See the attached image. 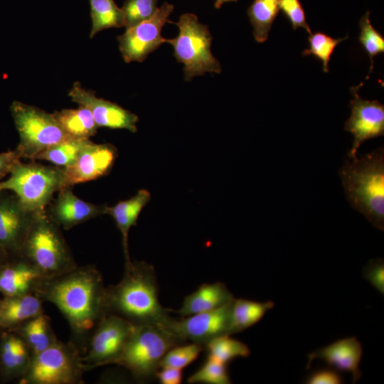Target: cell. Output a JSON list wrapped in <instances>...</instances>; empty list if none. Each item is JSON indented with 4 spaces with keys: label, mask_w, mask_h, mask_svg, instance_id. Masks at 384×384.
Wrapping results in <instances>:
<instances>
[{
    "label": "cell",
    "mask_w": 384,
    "mask_h": 384,
    "mask_svg": "<svg viewBox=\"0 0 384 384\" xmlns=\"http://www.w3.org/2000/svg\"><path fill=\"white\" fill-rule=\"evenodd\" d=\"M89 140L69 137L42 151L36 160H44L63 169L68 167L74 163Z\"/></svg>",
    "instance_id": "29"
},
{
    "label": "cell",
    "mask_w": 384,
    "mask_h": 384,
    "mask_svg": "<svg viewBox=\"0 0 384 384\" xmlns=\"http://www.w3.org/2000/svg\"><path fill=\"white\" fill-rule=\"evenodd\" d=\"M279 9L291 23L293 29L296 30L301 27L309 34L311 33V28L306 21L305 12L300 0H280Z\"/></svg>",
    "instance_id": "36"
},
{
    "label": "cell",
    "mask_w": 384,
    "mask_h": 384,
    "mask_svg": "<svg viewBox=\"0 0 384 384\" xmlns=\"http://www.w3.org/2000/svg\"><path fill=\"white\" fill-rule=\"evenodd\" d=\"M43 302L34 293L4 296L0 304V329L10 331L43 314Z\"/></svg>",
    "instance_id": "21"
},
{
    "label": "cell",
    "mask_w": 384,
    "mask_h": 384,
    "mask_svg": "<svg viewBox=\"0 0 384 384\" xmlns=\"http://www.w3.org/2000/svg\"><path fill=\"white\" fill-rule=\"evenodd\" d=\"M82 353L70 341L57 340L41 352L31 356L29 366L19 384H82L85 372Z\"/></svg>",
    "instance_id": "8"
},
{
    "label": "cell",
    "mask_w": 384,
    "mask_h": 384,
    "mask_svg": "<svg viewBox=\"0 0 384 384\" xmlns=\"http://www.w3.org/2000/svg\"><path fill=\"white\" fill-rule=\"evenodd\" d=\"M60 228L46 210L36 214L19 255L44 278L62 274L78 266Z\"/></svg>",
    "instance_id": "4"
},
{
    "label": "cell",
    "mask_w": 384,
    "mask_h": 384,
    "mask_svg": "<svg viewBox=\"0 0 384 384\" xmlns=\"http://www.w3.org/2000/svg\"><path fill=\"white\" fill-rule=\"evenodd\" d=\"M33 293L60 311L70 326L71 341L82 355L93 331L108 314L106 287L100 271L92 265L77 266L42 279Z\"/></svg>",
    "instance_id": "1"
},
{
    "label": "cell",
    "mask_w": 384,
    "mask_h": 384,
    "mask_svg": "<svg viewBox=\"0 0 384 384\" xmlns=\"http://www.w3.org/2000/svg\"><path fill=\"white\" fill-rule=\"evenodd\" d=\"M39 271L21 257H11L0 265V292L4 296L33 293L40 280Z\"/></svg>",
    "instance_id": "20"
},
{
    "label": "cell",
    "mask_w": 384,
    "mask_h": 384,
    "mask_svg": "<svg viewBox=\"0 0 384 384\" xmlns=\"http://www.w3.org/2000/svg\"><path fill=\"white\" fill-rule=\"evenodd\" d=\"M9 191H0V246L10 257H18L34 217Z\"/></svg>",
    "instance_id": "14"
},
{
    "label": "cell",
    "mask_w": 384,
    "mask_h": 384,
    "mask_svg": "<svg viewBox=\"0 0 384 384\" xmlns=\"http://www.w3.org/2000/svg\"><path fill=\"white\" fill-rule=\"evenodd\" d=\"M135 325L125 319L109 314L93 331L87 349L81 356L85 371L114 364L131 337Z\"/></svg>",
    "instance_id": "10"
},
{
    "label": "cell",
    "mask_w": 384,
    "mask_h": 384,
    "mask_svg": "<svg viewBox=\"0 0 384 384\" xmlns=\"http://www.w3.org/2000/svg\"><path fill=\"white\" fill-rule=\"evenodd\" d=\"M107 205L86 202L75 196L71 187L58 191L55 199L50 203L48 216L60 228L70 230L80 223L105 215Z\"/></svg>",
    "instance_id": "17"
},
{
    "label": "cell",
    "mask_w": 384,
    "mask_h": 384,
    "mask_svg": "<svg viewBox=\"0 0 384 384\" xmlns=\"http://www.w3.org/2000/svg\"><path fill=\"white\" fill-rule=\"evenodd\" d=\"M63 169L35 161H18L7 179L0 181V191L14 193L29 212L38 214L46 208L55 192L63 187Z\"/></svg>",
    "instance_id": "6"
},
{
    "label": "cell",
    "mask_w": 384,
    "mask_h": 384,
    "mask_svg": "<svg viewBox=\"0 0 384 384\" xmlns=\"http://www.w3.org/2000/svg\"><path fill=\"white\" fill-rule=\"evenodd\" d=\"M362 83L351 88V114L345 123V130L353 136L348 158L357 156L361 145L366 140L384 135V105L378 100L363 99L358 95Z\"/></svg>",
    "instance_id": "13"
},
{
    "label": "cell",
    "mask_w": 384,
    "mask_h": 384,
    "mask_svg": "<svg viewBox=\"0 0 384 384\" xmlns=\"http://www.w3.org/2000/svg\"><path fill=\"white\" fill-rule=\"evenodd\" d=\"M10 331L22 339L31 356L46 349L58 340L52 329L50 317L43 313L23 322Z\"/></svg>",
    "instance_id": "24"
},
{
    "label": "cell",
    "mask_w": 384,
    "mask_h": 384,
    "mask_svg": "<svg viewBox=\"0 0 384 384\" xmlns=\"http://www.w3.org/2000/svg\"><path fill=\"white\" fill-rule=\"evenodd\" d=\"M274 306L272 301L257 302L234 298L231 306L230 335L254 326Z\"/></svg>",
    "instance_id": "25"
},
{
    "label": "cell",
    "mask_w": 384,
    "mask_h": 384,
    "mask_svg": "<svg viewBox=\"0 0 384 384\" xmlns=\"http://www.w3.org/2000/svg\"><path fill=\"white\" fill-rule=\"evenodd\" d=\"M1 299H0V304H1Z\"/></svg>",
    "instance_id": "43"
},
{
    "label": "cell",
    "mask_w": 384,
    "mask_h": 384,
    "mask_svg": "<svg viewBox=\"0 0 384 384\" xmlns=\"http://www.w3.org/2000/svg\"><path fill=\"white\" fill-rule=\"evenodd\" d=\"M174 5L164 2L149 18L133 26L126 28L125 32L117 37L119 49L126 63L142 62L168 39L161 36L162 28L172 23L169 16Z\"/></svg>",
    "instance_id": "11"
},
{
    "label": "cell",
    "mask_w": 384,
    "mask_h": 384,
    "mask_svg": "<svg viewBox=\"0 0 384 384\" xmlns=\"http://www.w3.org/2000/svg\"><path fill=\"white\" fill-rule=\"evenodd\" d=\"M149 192L141 189L130 198L118 202L116 205L107 206L105 214L110 215L121 233L125 262L131 261L128 247V235L130 228L137 225L142 209L150 201Z\"/></svg>",
    "instance_id": "23"
},
{
    "label": "cell",
    "mask_w": 384,
    "mask_h": 384,
    "mask_svg": "<svg viewBox=\"0 0 384 384\" xmlns=\"http://www.w3.org/2000/svg\"><path fill=\"white\" fill-rule=\"evenodd\" d=\"M363 277L382 295L384 294V260L371 259L363 269Z\"/></svg>",
    "instance_id": "37"
},
{
    "label": "cell",
    "mask_w": 384,
    "mask_h": 384,
    "mask_svg": "<svg viewBox=\"0 0 384 384\" xmlns=\"http://www.w3.org/2000/svg\"><path fill=\"white\" fill-rule=\"evenodd\" d=\"M161 370H158L156 373L159 381L161 384H180L182 382V370L171 368L161 367Z\"/></svg>",
    "instance_id": "40"
},
{
    "label": "cell",
    "mask_w": 384,
    "mask_h": 384,
    "mask_svg": "<svg viewBox=\"0 0 384 384\" xmlns=\"http://www.w3.org/2000/svg\"><path fill=\"white\" fill-rule=\"evenodd\" d=\"M31 360V353L22 339L11 331L0 334V381L7 383L23 377Z\"/></svg>",
    "instance_id": "19"
},
{
    "label": "cell",
    "mask_w": 384,
    "mask_h": 384,
    "mask_svg": "<svg viewBox=\"0 0 384 384\" xmlns=\"http://www.w3.org/2000/svg\"><path fill=\"white\" fill-rule=\"evenodd\" d=\"M233 300L216 309L184 316L178 320L171 318L165 326L183 341H191L204 346L217 336L230 335Z\"/></svg>",
    "instance_id": "12"
},
{
    "label": "cell",
    "mask_w": 384,
    "mask_h": 384,
    "mask_svg": "<svg viewBox=\"0 0 384 384\" xmlns=\"http://www.w3.org/2000/svg\"><path fill=\"white\" fill-rule=\"evenodd\" d=\"M65 132L76 139H90L97 132L98 126L87 108L64 109L52 113Z\"/></svg>",
    "instance_id": "26"
},
{
    "label": "cell",
    "mask_w": 384,
    "mask_h": 384,
    "mask_svg": "<svg viewBox=\"0 0 384 384\" xmlns=\"http://www.w3.org/2000/svg\"><path fill=\"white\" fill-rule=\"evenodd\" d=\"M229 1H238V0H215V3H214V6L215 9H220L222 5L225 3V2H229Z\"/></svg>",
    "instance_id": "42"
},
{
    "label": "cell",
    "mask_w": 384,
    "mask_h": 384,
    "mask_svg": "<svg viewBox=\"0 0 384 384\" xmlns=\"http://www.w3.org/2000/svg\"><path fill=\"white\" fill-rule=\"evenodd\" d=\"M157 0H125L121 8L124 26H133L151 18L157 10Z\"/></svg>",
    "instance_id": "35"
},
{
    "label": "cell",
    "mask_w": 384,
    "mask_h": 384,
    "mask_svg": "<svg viewBox=\"0 0 384 384\" xmlns=\"http://www.w3.org/2000/svg\"><path fill=\"white\" fill-rule=\"evenodd\" d=\"M203 346L193 342L175 346L164 356L160 362V368L171 367L182 370L198 358Z\"/></svg>",
    "instance_id": "33"
},
{
    "label": "cell",
    "mask_w": 384,
    "mask_h": 384,
    "mask_svg": "<svg viewBox=\"0 0 384 384\" xmlns=\"http://www.w3.org/2000/svg\"><path fill=\"white\" fill-rule=\"evenodd\" d=\"M109 314L121 316L134 325L165 324L171 317L159 300V289L152 265L139 261L124 263L122 279L106 287Z\"/></svg>",
    "instance_id": "2"
},
{
    "label": "cell",
    "mask_w": 384,
    "mask_h": 384,
    "mask_svg": "<svg viewBox=\"0 0 384 384\" xmlns=\"http://www.w3.org/2000/svg\"><path fill=\"white\" fill-rule=\"evenodd\" d=\"M346 198L374 227L384 230V149L348 158L339 170Z\"/></svg>",
    "instance_id": "3"
},
{
    "label": "cell",
    "mask_w": 384,
    "mask_h": 384,
    "mask_svg": "<svg viewBox=\"0 0 384 384\" xmlns=\"http://www.w3.org/2000/svg\"><path fill=\"white\" fill-rule=\"evenodd\" d=\"M89 2L92 18L91 38L104 29L124 26L122 10L114 0H89Z\"/></svg>",
    "instance_id": "28"
},
{
    "label": "cell",
    "mask_w": 384,
    "mask_h": 384,
    "mask_svg": "<svg viewBox=\"0 0 384 384\" xmlns=\"http://www.w3.org/2000/svg\"><path fill=\"white\" fill-rule=\"evenodd\" d=\"M280 0H254L248 7L247 15L253 27V36L258 43L265 42L277 16Z\"/></svg>",
    "instance_id": "27"
},
{
    "label": "cell",
    "mask_w": 384,
    "mask_h": 384,
    "mask_svg": "<svg viewBox=\"0 0 384 384\" xmlns=\"http://www.w3.org/2000/svg\"><path fill=\"white\" fill-rule=\"evenodd\" d=\"M184 343L165 324L135 325L114 364L125 368L138 380H146L155 377L162 358L170 348Z\"/></svg>",
    "instance_id": "5"
},
{
    "label": "cell",
    "mask_w": 384,
    "mask_h": 384,
    "mask_svg": "<svg viewBox=\"0 0 384 384\" xmlns=\"http://www.w3.org/2000/svg\"><path fill=\"white\" fill-rule=\"evenodd\" d=\"M71 100L90 110L97 125L110 129H125L132 132L137 131V114L116 103L97 97L95 94L84 89L75 82L68 92Z\"/></svg>",
    "instance_id": "16"
},
{
    "label": "cell",
    "mask_w": 384,
    "mask_h": 384,
    "mask_svg": "<svg viewBox=\"0 0 384 384\" xmlns=\"http://www.w3.org/2000/svg\"><path fill=\"white\" fill-rule=\"evenodd\" d=\"M370 12L368 11L360 19L361 33L358 37L360 43L368 54L370 60V68L366 79L373 68V58L379 53L384 52V38L381 33L372 26L370 21Z\"/></svg>",
    "instance_id": "32"
},
{
    "label": "cell",
    "mask_w": 384,
    "mask_h": 384,
    "mask_svg": "<svg viewBox=\"0 0 384 384\" xmlns=\"http://www.w3.org/2000/svg\"><path fill=\"white\" fill-rule=\"evenodd\" d=\"M11 257L9 255L4 251V250L0 246V265L6 262Z\"/></svg>",
    "instance_id": "41"
},
{
    "label": "cell",
    "mask_w": 384,
    "mask_h": 384,
    "mask_svg": "<svg viewBox=\"0 0 384 384\" xmlns=\"http://www.w3.org/2000/svg\"><path fill=\"white\" fill-rule=\"evenodd\" d=\"M363 356L360 341L354 336L341 338L308 355L306 368L315 359L324 361L329 366L339 372L351 373L352 381L356 383L361 377L359 368Z\"/></svg>",
    "instance_id": "18"
},
{
    "label": "cell",
    "mask_w": 384,
    "mask_h": 384,
    "mask_svg": "<svg viewBox=\"0 0 384 384\" xmlns=\"http://www.w3.org/2000/svg\"><path fill=\"white\" fill-rule=\"evenodd\" d=\"M233 299V294L223 282L203 284L185 297L178 314L184 317L211 311L221 307Z\"/></svg>",
    "instance_id": "22"
},
{
    "label": "cell",
    "mask_w": 384,
    "mask_h": 384,
    "mask_svg": "<svg viewBox=\"0 0 384 384\" xmlns=\"http://www.w3.org/2000/svg\"><path fill=\"white\" fill-rule=\"evenodd\" d=\"M188 383L230 384L227 364L208 357L205 363L187 380Z\"/></svg>",
    "instance_id": "34"
},
{
    "label": "cell",
    "mask_w": 384,
    "mask_h": 384,
    "mask_svg": "<svg viewBox=\"0 0 384 384\" xmlns=\"http://www.w3.org/2000/svg\"><path fill=\"white\" fill-rule=\"evenodd\" d=\"M117 156L111 144H95L89 140L73 164L63 168V187L95 180L108 174Z\"/></svg>",
    "instance_id": "15"
},
{
    "label": "cell",
    "mask_w": 384,
    "mask_h": 384,
    "mask_svg": "<svg viewBox=\"0 0 384 384\" xmlns=\"http://www.w3.org/2000/svg\"><path fill=\"white\" fill-rule=\"evenodd\" d=\"M10 110L19 136L16 149L21 158L36 160L42 151L69 137L53 114L18 101L12 102Z\"/></svg>",
    "instance_id": "9"
},
{
    "label": "cell",
    "mask_w": 384,
    "mask_h": 384,
    "mask_svg": "<svg viewBox=\"0 0 384 384\" xmlns=\"http://www.w3.org/2000/svg\"><path fill=\"white\" fill-rule=\"evenodd\" d=\"M343 379L340 372L333 368H323L312 371L305 379L307 384H341Z\"/></svg>",
    "instance_id": "38"
},
{
    "label": "cell",
    "mask_w": 384,
    "mask_h": 384,
    "mask_svg": "<svg viewBox=\"0 0 384 384\" xmlns=\"http://www.w3.org/2000/svg\"><path fill=\"white\" fill-rule=\"evenodd\" d=\"M347 38L348 36L334 38L320 31L311 33L308 38L309 48L303 51L302 55H313L320 60L323 63L324 72L328 73L329 63L334 50L339 43Z\"/></svg>",
    "instance_id": "31"
},
{
    "label": "cell",
    "mask_w": 384,
    "mask_h": 384,
    "mask_svg": "<svg viewBox=\"0 0 384 384\" xmlns=\"http://www.w3.org/2000/svg\"><path fill=\"white\" fill-rule=\"evenodd\" d=\"M21 156L16 149L0 153V179L10 174L15 164L21 161Z\"/></svg>",
    "instance_id": "39"
},
{
    "label": "cell",
    "mask_w": 384,
    "mask_h": 384,
    "mask_svg": "<svg viewBox=\"0 0 384 384\" xmlns=\"http://www.w3.org/2000/svg\"><path fill=\"white\" fill-rule=\"evenodd\" d=\"M174 23L178 28V34L167 43L172 46L177 61L183 64L185 80L189 81L206 73H221V65L211 52L213 38L208 26L191 13L183 14Z\"/></svg>",
    "instance_id": "7"
},
{
    "label": "cell",
    "mask_w": 384,
    "mask_h": 384,
    "mask_svg": "<svg viewBox=\"0 0 384 384\" xmlns=\"http://www.w3.org/2000/svg\"><path fill=\"white\" fill-rule=\"evenodd\" d=\"M206 347L208 357L228 364L238 358H247L250 355L248 346L240 341L230 337V334L217 336L208 342Z\"/></svg>",
    "instance_id": "30"
}]
</instances>
